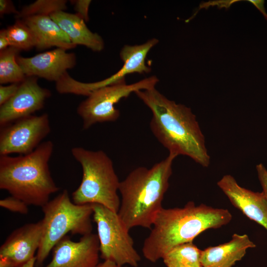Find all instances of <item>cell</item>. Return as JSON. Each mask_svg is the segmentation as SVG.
Masks as SVG:
<instances>
[{
    "mask_svg": "<svg viewBox=\"0 0 267 267\" xmlns=\"http://www.w3.org/2000/svg\"><path fill=\"white\" fill-rule=\"evenodd\" d=\"M0 206L11 212L21 214H26L28 212V205L21 200L11 195L0 200Z\"/></svg>",
    "mask_w": 267,
    "mask_h": 267,
    "instance_id": "23",
    "label": "cell"
},
{
    "mask_svg": "<svg viewBox=\"0 0 267 267\" xmlns=\"http://www.w3.org/2000/svg\"><path fill=\"white\" fill-rule=\"evenodd\" d=\"M201 251L192 242L178 245L163 258L167 267H201Z\"/></svg>",
    "mask_w": 267,
    "mask_h": 267,
    "instance_id": "19",
    "label": "cell"
},
{
    "mask_svg": "<svg viewBox=\"0 0 267 267\" xmlns=\"http://www.w3.org/2000/svg\"><path fill=\"white\" fill-rule=\"evenodd\" d=\"M249 2L252 3L264 15L265 17L267 19V14L266 12L264 7V0H249Z\"/></svg>",
    "mask_w": 267,
    "mask_h": 267,
    "instance_id": "29",
    "label": "cell"
},
{
    "mask_svg": "<svg viewBox=\"0 0 267 267\" xmlns=\"http://www.w3.org/2000/svg\"><path fill=\"white\" fill-rule=\"evenodd\" d=\"M92 217L97 226L100 257L119 266L137 267L140 256L118 212L93 204Z\"/></svg>",
    "mask_w": 267,
    "mask_h": 267,
    "instance_id": "7",
    "label": "cell"
},
{
    "mask_svg": "<svg viewBox=\"0 0 267 267\" xmlns=\"http://www.w3.org/2000/svg\"></svg>",
    "mask_w": 267,
    "mask_h": 267,
    "instance_id": "32",
    "label": "cell"
},
{
    "mask_svg": "<svg viewBox=\"0 0 267 267\" xmlns=\"http://www.w3.org/2000/svg\"><path fill=\"white\" fill-rule=\"evenodd\" d=\"M71 153L83 170L81 182L72 194V201L78 205H101L118 212L120 181L111 158L102 150L82 147H73Z\"/></svg>",
    "mask_w": 267,
    "mask_h": 267,
    "instance_id": "5",
    "label": "cell"
},
{
    "mask_svg": "<svg viewBox=\"0 0 267 267\" xmlns=\"http://www.w3.org/2000/svg\"><path fill=\"white\" fill-rule=\"evenodd\" d=\"M42 235V220L14 230L0 247V267H21L34 258Z\"/></svg>",
    "mask_w": 267,
    "mask_h": 267,
    "instance_id": "11",
    "label": "cell"
},
{
    "mask_svg": "<svg viewBox=\"0 0 267 267\" xmlns=\"http://www.w3.org/2000/svg\"><path fill=\"white\" fill-rule=\"evenodd\" d=\"M51 131L48 115H31L0 128V155L33 152Z\"/></svg>",
    "mask_w": 267,
    "mask_h": 267,
    "instance_id": "9",
    "label": "cell"
},
{
    "mask_svg": "<svg viewBox=\"0 0 267 267\" xmlns=\"http://www.w3.org/2000/svg\"><path fill=\"white\" fill-rule=\"evenodd\" d=\"M17 61L26 76L40 77L56 83L67 70L75 66L76 56L66 49L56 48L32 57L18 55Z\"/></svg>",
    "mask_w": 267,
    "mask_h": 267,
    "instance_id": "13",
    "label": "cell"
},
{
    "mask_svg": "<svg viewBox=\"0 0 267 267\" xmlns=\"http://www.w3.org/2000/svg\"><path fill=\"white\" fill-rule=\"evenodd\" d=\"M217 185L233 206L267 230V200L263 192H254L240 186L230 175L223 176Z\"/></svg>",
    "mask_w": 267,
    "mask_h": 267,
    "instance_id": "14",
    "label": "cell"
},
{
    "mask_svg": "<svg viewBox=\"0 0 267 267\" xmlns=\"http://www.w3.org/2000/svg\"><path fill=\"white\" fill-rule=\"evenodd\" d=\"M74 4V9L76 14L83 19L85 22L89 20V8L91 2L90 0H71Z\"/></svg>",
    "mask_w": 267,
    "mask_h": 267,
    "instance_id": "24",
    "label": "cell"
},
{
    "mask_svg": "<svg viewBox=\"0 0 267 267\" xmlns=\"http://www.w3.org/2000/svg\"><path fill=\"white\" fill-rule=\"evenodd\" d=\"M50 17L75 45H84L96 52L101 51L104 48V43L102 37L97 33L92 32L85 21L76 14L60 11L51 14Z\"/></svg>",
    "mask_w": 267,
    "mask_h": 267,
    "instance_id": "18",
    "label": "cell"
},
{
    "mask_svg": "<svg viewBox=\"0 0 267 267\" xmlns=\"http://www.w3.org/2000/svg\"><path fill=\"white\" fill-rule=\"evenodd\" d=\"M38 79L26 76L14 96L0 106V128L33 115L44 107L45 100L51 96V91L41 87Z\"/></svg>",
    "mask_w": 267,
    "mask_h": 267,
    "instance_id": "10",
    "label": "cell"
},
{
    "mask_svg": "<svg viewBox=\"0 0 267 267\" xmlns=\"http://www.w3.org/2000/svg\"><path fill=\"white\" fill-rule=\"evenodd\" d=\"M10 46L21 50H29L36 46L35 37L30 28L22 19L6 29Z\"/></svg>",
    "mask_w": 267,
    "mask_h": 267,
    "instance_id": "21",
    "label": "cell"
},
{
    "mask_svg": "<svg viewBox=\"0 0 267 267\" xmlns=\"http://www.w3.org/2000/svg\"><path fill=\"white\" fill-rule=\"evenodd\" d=\"M22 20L33 32L38 50L53 46L68 50L76 46L50 16L34 15Z\"/></svg>",
    "mask_w": 267,
    "mask_h": 267,
    "instance_id": "17",
    "label": "cell"
},
{
    "mask_svg": "<svg viewBox=\"0 0 267 267\" xmlns=\"http://www.w3.org/2000/svg\"><path fill=\"white\" fill-rule=\"evenodd\" d=\"M36 256L21 267H34L36 265Z\"/></svg>",
    "mask_w": 267,
    "mask_h": 267,
    "instance_id": "31",
    "label": "cell"
},
{
    "mask_svg": "<svg viewBox=\"0 0 267 267\" xmlns=\"http://www.w3.org/2000/svg\"><path fill=\"white\" fill-rule=\"evenodd\" d=\"M150 109V130L169 152L190 157L203 167L210 164L205 139L190 108L168 99L155 88L134 92Z\"/></svg>",
    "mask_w": 267,
    "mask_h": 267,
    "instance_id": "1",
    "label": "cell"
},
{
    "mask_svg": "<svg viewBox=\"0 0 267 267\" xmlns=\"http://www.w3.org/2000/svg\"><path fill=\"white\" fill-rule=\"evenodd\" d=\"M53 147V142L47 140L27 155L0 156V188L28 206L42 207L59 190L48 165Z\"/></svg>",
    "mask_w": 267,
    "mask_h": 267,
    "instance_id": "4",
    "label": "cell"
},
{
    "mask_svg": "<svg viewBox=\"0 0 267 267\" xmlns=\"http://www.w3.org/2000/svg\"><path fill=\"white\" fill-rule=\"evenodd\" d=\"M19 11L15 8L13 2L9 0H0V17L5 14L13 13L17 14Z\"/></svg>",
    "mask_w": 267,
    "mask_h": 267,
    "instance_id": "27",
    "label": "cell"
},
{
    "mask_svg": "<svg viewBox=\"0 0 267 267\" xmlns=\"http://www.w3.org/2000/svg\"><path fill=\"white\" fill-rule=\"evenodd\" d=\"M20 83H13L8 86H0V106L11 98L18 90Z\"/></svg>",
    "mask_w": 267,
    "mask_h": 267,
    "instance_id": "25",
    "label": "cell"
},
{
    "mask_svg": "<svg viewBox=\"0 0 267 267\" xmlns=\"http://www.w3.org/2000/svg\"><path fill=\"white\" fill-rule=\"evenodd\" d=\"M158 82V78L152 76L132 84L124 81L94 90L77 108L83 120V129L87 130L96 123L116 121L120 116L119 110L115 107L116 103L133 92L155 88Z\"/></svg>",
    "mask_w": 267,
    "mask_h": 267,
    "instance_id": "8",
    "label": "cell"
},
{
    "mask_svg": "<svg viewBox=\"0 0 267 267\" xmlns=\"http://www.w3.org/2000/svg\"><path fill=\"white\" fill-rule=\"evenodd\" d=\"M95 267H125L119 266L114 262L109 261H104L99 263Z\"/></svg>",
    "mask_w": 267,
    "mask_h": 267,
    "instance_id": "30",
    "label": "cell"
},
{
    "mask_svg": "<svg viewBox=\"0 0 267 267\" xmlns=\"http://www.w3.org/2000/svg\"><path fill=\"white\" fill-rule=\"evenodd\" d=\"M10 46L6 29L0 31V51Z\"/></svg>",
    "mask_w": 267,
    "mask_h": 267,
    "instance_id": "28",
    "label": "cell"
},
{
    "mask_svg": "<svg viewBox=\"0 0 267 267\" xmlns=\"http://www.w3.org/2000/svg\"><path fill=\"white\" fill-rule=\"evenodd\" d=\"M256 247L247 234L234 233L228 242L201 251L202 267H231L241 260L249 248Z\"/></svg>",
    "mask_w": 267,
    "mask_h": 267,
    "instance_id": "15",
    "label": "cell"
},
{
    "mask_svg": "<svg viewBox=\"0 0 267 267\" xmlns=\"http://www.w3.org/2000/svg\"><path fill=\"white\" fill-rule=\"evenodd\" d=\"M258 178L263 188V192L267 200V170L262 163L256 166Z\"/></svg>",
    "mask_w": 267,
    "mask_h": 267,
    "instance_id": "26",
    "label": "cell"
},
{
    "mask_svg": "<svg viewBox=\"0 0 267 267\" xmlns=\"http://www.w3.org/2000/svg\"><path fill=\"white\" fill-rule=\"evenodd\" d=\"M43 235L36 256V267H41L56 244L68 233L82 236L92 233L91 217L93 204L78 205L64 189L42 207Z\"/></svg>",
    "mask_w": 267,
    "mask_h": 267,
    "instance_id": "6",
    "label": "cell"
},
{
    "mask_svg": "<svg viewBox=\"0 0 267 267\" xmlns=\"http://www.w3.org/2000/svg\"><path fill=\"white\" fill-rule=\"evenodd\" d=\"M158 43L157 39L153 38L142 44L124 45L120 53L123 65L111 76L97 82L98 88H101L125 81V76L128 74L150 72L151 68L146 65L145 59L150 50Z\"/></svg>",
    "mask_w": 267,
    "mask_h": 267,
    "instance_id": "16",
    "label": "cell"
},
{
    "mask_svg": "<svg viewBox=\"0 0 267 267\" xmlns=\"http://www.w3.org/2000/svg\"><path fill=\"white\" fill-rule=\"evenodd\" d=\"M20 50L9 46L0 51V83H20L26 76L17 61Z\"/></svg>",
    "mask_w": 267,
    "mask_h": 267,
    "instance_id": "20",
    "label": "cell"
},
{
    "mask_svg": "<svg viewBox=\"0 0 267 267\" xmlns=\"http://www.w3.org/2000/svg\"><path fill=\"white\" fill-rule=\"evenodd\" d=\"M177 156L169 153L150 168L137 167L120 181L119 192L121 198L118 214L129 230L137 226L151 228L157 214L163 208L173 163Z\"/></svg>",
    "mask_w": 267,
    "mask_h": 267,
    "instance_id": "3",
    "label": "cell"
},
{
    "mask_svg": "<svg viewBox=\"0 0 267 267\" xmlns=\"http://www.w3.org/2000/svg\"><path fill=\"white\" fill-rule=\"evenodd\" d=\"M67 1L65 0H37L24 6L15 15L17 19H23L34 15H48L60 11H65Z\"/></svg>",
    "mask_w": 267,
    "mask_h": 267,
    "instance_id": "22",
    "label": "cell"
},
{
    "mask_svg": "<svg viewBox=\"0 0 267 267\" xmlns=\"http://www.w3.org/2000/svg\"><path fill=\"white\" fill-rule=\"evenodd\" d=\"M52 258L45 267H95L99 263L97 234L82 236L75 242L65 236L52 249Z\"/></svg>",
    "mask_w": 267,
    "mask_h": 267,
    "instance_id": "12",
    "label": "cell"
},
{
    "mask_svg": "<svg viewBox=\"0 0 267 267\" xmlns=\"http://www.w3.org/2000/svg\"><path fill=\"white\" fill-rule=\"evenodd\" d=\"M232 218L230 212L205 204L188 202L182 208H164L157 214L142 251L148 261L155 263L175 247L192 242L208 229L228 224Z\"/></svg>",
    "mask_w": 267,
    "mask_h": 267,
    "instance_id": "2",
    "label": "cell"
}]
</instances>
